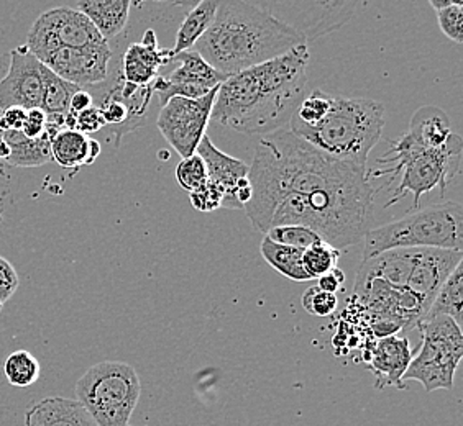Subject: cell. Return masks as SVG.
I'll return each instance as SVG.
<instances>
[{
    "label": "cell",
    "instance_id": "1",
    "mask_svg": "<svg viewBox=\"0 0 463 426\" xmlns=\"http://www.w3.org/2000/svg\"><path fill=\"white\" fill-rule=\"evenodd\" d=\"M249 181L251 199L243 210L265 235L279 225H301L342 251L373 228L366 168L327 156L289 128L260 138Z\"/></svg>",
    "mask_w": 463,
    "mask_h": 426
},
{
    "label": "cell",
    "instance_id": "28",
    "mask_svg": "<svg viewBox=\"0 0 463 426\" xmlns=\"http://www.w3.org/2000/svg\"><path fill=\"white\" fill-rule=\"evenodd\" d=\"M4 375L12 387L27 389L40 379L42 366L30 351L17 349L7 356L4 365Z\"/></svg>",
    "mask_w": 463,
    "mask_h": 426
},
{
    "label": "cell",
    "instance_id": "26",
    "mask_svg": "<svg viewBox=\"0 0 463 426\" xmlns=\"http://www.w3.org/2000/svg\"><path fill=\"white\" fill-rule=\"evenodd\" d=\"M90 138L78 130L62 128L52 138V160L61 168L90 166Z\"/></svg>",
    "mask_w": 463,
    "mask_h": 426
},
{
    "label": "cell",
    "instance_id": "31",
    "mask_svg": "<svg viewBox=\"0 0 463 426\" xmlns=\"http://www.w3.org/2000/svg\"><path fill=\"white\" fill-rule=\"evenodd\" d=\"M265 236H268L269 240L281 243V245L299 249L311 248L312 245L324 241L316 231H312L307 227H301V225H279V227L268 230Z\"/></svg>",
    "mask_w": 463,
    "mask_h": 426
},
{
    "label": "cell",
    "instance_id": "34",
    "mask_svg": "<svg viewBox=\"0 0 463 426\" xmlns=\"http://www.w3.org/2000/svg\"><path fill=\"white\" fill-rule=\"evenodd\" d=\"M187 194H189L191 205L196 208L197 212L209 213L214 212L217 208H222L225 192L209 179L205 181L203 186L197 187Z\"/></svg>",
    "mask_w": 463,
    "mask_h": 426
},
{
    "label": "cell",
    "instance_id": "10",
    "mask_svg": "<svg viewBox=\"0 0 463 426\" xmlns=\"http://www.w3.org/2000/svg\"><path fill=\"white\" fill-rule=\"evenodd\" d=\"M291 28L306 42L339 30L355 14L360 0H243Z\"/></svg>",
    "mask_w": 463,
    "mask_h": 426
},
{
    "label": "cell",
    "instance_id": "48",
    "mask_svg": "<svg viewBox=\"0 0 463 426\" xmlns=\"http://www.w3.org/2000/svg\"><path fill=\"white\" fill-rule=\"evenodd\" d=\"M155 2H168V0H155Z\"/></svg>",
    "mask_w": 463,
    "mask_h": 426
},
{
    "label": "cell",
    "instance_id": "47",
    "mask_svg": "<svg viewBox=\"0 0 463 426\" xmlns=\"http://www.w3.org/2000/svg\"><path fill=\"white\" fill-rule=\"evenodd\" d=\"M4 166H5V164H4V162H0V171H2V169H4Z\"/></svg>",
    "mask_w": 463,
    "mask_h": 426
},
{
    "label": "cell",
    "instance_id": "11",
    "mask_svg": "<svg viewBox=\"0 0 463 426\" xmlns=\"http://www.w3.org/2000/svg\"><path fill=\"white\" fill-rule=\"evenodd\" d=\"M98 28L90 23L78 9L56 7L46 10L28 30L27 48L42 61L46 54L58 48H90L106 45Z\"/></svg>",
    "mask_w": 463,
    "mask_h": 426
},
{
    "label": "cell",
    "instance_id": "49",
    "mask_svg": "<svg viewBox=\"0 0 463 426\" xmlns=\"http://www.w3.org/2000/svg\"><path fill=\"white\" fill-rule=\"evenodd\" d=\"M0 112H2V110H0Z\"/></svg>",
    "mask_w": 463,
    "mask_h": 426
},
{
    "label": "cell",
    "instance_id": "22",
    "mask_svg": "<svg viewBox=\"0 0 463 426\" xmlns=\"http://www.w3.org/2000/svg\"><path fill=\"white\" fill-rule=\"evenodd\" d=\"M4 142L10 146L5 164L15 168H36L52 160V136L43 134L40 138H28L20 130L0 132Z\"/></svg>",
    "mask_w": 463,
    "mask_h": 426
},
{
    "label": "cell",
    "instance_id": "27",
    "mask_svg": "<svg viewBox=\"0 0 463 426\" xmlns=\"http://www.w3.org/2000/svg\"><path fill=\"white\" fill-rule=\"evenodd\" d=\"M42 82H43L42 108L50 116L68 114L71 97L80 90V88L56 76L52 69L46 68L45 64H42Z\"/></svg>",
    "mask_w": 463,
    "mask_h": 426
},
{
    "label": "cell",
    "instance_id": "40",
    "mask_svg": "<svg viewBox=\"0 0 463 426\" xmlns=\"http://www.w3.org/2000/svg\"><path fill=\"white\" fill-rule=\"evenodd\" d=\"M317 281V287L324 292L337 293L345 282V273L339 266L334 267L327 274L321 275Z\"/></svg>",
    "mask_w": 463,
    "mask_h": 426
},
{
    "label": "cell",
    "instance_id": "37",
    "mask_svg": "<svg viewBox=\"0 0 463 426\" xmlns=\"http://www.w3.org/2000/svg\"><path fill=\"white\" fill-rule=\"evenodd\" d=\"M106 128L104 116L100 114V108L96 106H90L86 110H82L80 114H76V126L74 130H78L80 134H98L100 130Z\"/></svg>",
    "mask_w": 463,
    "mask_h": 426
},
{
    "label": "cell",
    "instance_id": "46",
    "mask_svg": "<svg viewBox=\"0 0 463 426\" xmlns=\"http://www.w3.org/2000/svg\"><path fill=\"white\" fill-rule=\"evenodd\" d=\"M452 5H462L463 7V0H452Z\"/></svg>",
    "mask_w": 463,
    "mask_h": 426
},
{
    "label": "cell",
    "instance_id": "14",
    "mask_svg": "<svg viewBox=\"0 0 463 426\" xmlns=\"http://www.w3.org/2000/svg\"><path fill=\"white\" fill-rule=\"evenodd\" d=\"M110 61L112 50L106 43L90 48H58L40 62L61 79L84 89L108 79Z\"/></svg>",
    "mask_w": 463,
    "mask_h": 426
},
{
    "label": "cell",
    "instance_id": "16",
    "mask_svg": "<svg viewBox=\"0 0 463 426\" xmlns=\"http://www.w3.org/2000/svg\"><path fill=\"white\" fill-rule=\"evenodd\" d=\"M175 53L161 48L155 30H146L140 43H132L125 50L120 76L125 82L137 88L152 86L160 76L161 68L173 61Z\"/></svg>",
    "mask_w": 463,
    "mask_h": 426
},
{
    "label": "cell",
    "instance_id": "8",
    "mask_svg": "<svg viewBox=\"0 0 463 426\" xmlns=\"http://www.w3.org/2000/svg\"><path fill=\"white\" fill-rule=\"evenodd\" d=\"M74 392L99 426H128L142 395V384L134 366L102 361L82 374Z\"/></svg>",
    "mask_w": 463,
    "mask_h": 426
},
{
    "label": "cell",
    "instance_id": "18",
    "mask_svg": "<svg viewBox=\"0 0 463 426\" xmlns=\"http://www.w3.org/2000/svg\"><path fill=\"white\" fill-rule=\"evenodd\" d=\"M412 359L410 339L406 337L378 338L372 347V355L368 357V365L376 377V387H398L404 389L402 375Z\"/></svg>",
    "mask_w": 463,
    "mask_h": 426
},
{
    "label": "cell",
    "instance_id": "24",
    "mask_svg": "<svg viewBox=\"0 0 463 426\" xmlns=\"http://www.w3.org/2000/svg\"><path fill=\"white\" fill-rule=\"evenodd\" d=\"M217 10V0H201L193 9L189 10L186 18L183 20L178 28L175 45L171 51L175 54L193 50L201 36L204 35L209 27L213 25Z\"/></svg>",
    "mask_w": 463,
    "mask_h": 426
},
{
    "label": "cell",
    "instance_id": "36",
    "mask_svg": "<svg viewBox=\"0 0 463 426\" xmlns=\"http://www.w3.org/2000/svg\"><path fill=\"white\" fill-rule=\"evenodd\" d=\"M20 277L9 259L0 256V311L17 292Z\"/></svg>",
    "mask_w": 463,
    "mask_h": 426
},
{
    "label": "cell",
    "instance_id": "50",
    "mask_svg": "<svg viewBox=\"0 0 463 426\" xmlns=\"http://www.w3.org/2000/svg\"><path fill=\"white\" fill-rule=\"evenodd\" d=\"M128 426H130V425H128Z\"/></svg>",
    "mask_w": 463,
    "mask_h": 426
},
{
    "label": "cell",
    "instance_id": "23",
    "mask_svg": "<svg viewBox=\"0 0 463 426\" xmlns=\"http://www.w3.org/2000/svg\"><path fill=\"white\" fill-rule=\"evenodd\" d=\"M436 317H450L457 325L462 327L463 261L450 273L444 281V284L440 285L422 321L436 319Z\"/></svg>",
    "mask_w": 463,
    "mask_h": 426
},
{
    "label": "cell",
    "instance_id": "19",
    "mask_svg": "<svg viewBox=\"0 0 463 426\" xmlns=\"http://www.w3.org/2000/svg\"><path fill=\"white\" fill-rule=\"evenodd\" d=\"M25 426H99L78 400L45 397L25 412Z\"/></svg>",
    "mask_w": 463,
    "mask_h": 426
},
{
    "label": "cell",
    "instance_id": "21",
    "mask_svg": "<svg viewBox=\"0 0 463 426\" xmlns=\"http://www.w3.org/2000/svg\"><path fill=\"white\" fill-rule=\"evenodd\" d=\"M450 125V118L440 106H424L411 118L408 134L422 146L440 148L452 136Z\"/></svg>",
    "mask_w": 463,
    "mask_h": 426
},
{
    "label": "cell",
    "instance_id": "38",
    "mask_svg": "<svg viewBox=\"0 0 463 426\" xmlns=\"http://www.w3.org/2000/svg\"><path fill=\"white\" fill-rule=\"evenodd\" d=\"M46 120H48V114L42 106L28 108L25 124L20 132L28 138H40L46 132Z\"/></svg>",
    "mask_w": 463,
    "mask_h": 426
},
{
    "label": "cell",
    "instance_id": "33",
    "mask_svg": "<svg viewBox=\"0 0 463 426\" xmlns=\"http://www.w3.org/2000/svg\"><path fill=\"white\" fill-rule=\"evenodd\" d=\"M339 305L335 293L324 292L317 285L309 287L303 295L304 310L314 317H330Z\"/></svg>",
    "mask_w": 463,
    "mask_h": 426
},
{
    "label": "cell",
    "instance_id": "6",
    "mask_svg": "<svg viewBox=\"0 0 463 426\" xmlns=\"http://www.w3.org/2000/svg\"><path fill=\"white\" fill-rule=\"evenodd\" d=\"M462 152L463 142L458 134H452L449 142L440 148H428L414 142L410 134H404L392 142L388 153L376 161L380 169L370 176H400V184L392 200L384 207L388 208L398 204L402 197L412 196V208L418 210L420 197L436 189H440L444 194L449 182L454 181L460 169Z\"/></svg>",
    "mask_w": 463,
    "mask_h": 426
},
{
    "label": "cell",
    "instance_id": "45",
    "mask_svg": "<svg viewBox=\"0 0 463 426\" xmlns=\"http://www.w3.org/2000/svg\"><path fill=\"white\" fill-rule=\"evenodd\" d=\"M201 0H175L176 5H186V7H194Z\"/></svg>",
    "mask_w": 463,
    "mask_h": 426
},
{
    "label": "cell",
    "instance_id": "30",
    "mask_svg": "<svg viewBox=\"0 0 463 426\" xmlns=\"http://www.w3.org/2000/svg\"><path fill=\"white\" fill-rule=\"evenodd\" d=\"M332 100H334V96L326 94L324 90H312L309 96H306L301 100V104L298 106L291 118L299 124L316 125L327 116V112L332 106Z\"/></svg>",
    "mask_w": 463,
    "mask_h": 426
},
{
    "label": "cell",
    "instance_id": "7",
    "mask_svg": "<svg viewBox=\"0 0 463 426\" xmlns=\"http://www.w3.org/2000/svg\"><path fill=\"white\" fill-rule=\"evenodd\" d=\"M463 249V207L458 202L430 205L419 212L366 231L364 259L390 249Z\"/></svg>",
    "mask_w": 463,
    "mask_h": 426
},
{
    "label": "cell",
    "instance_id": "42",
    "mask_svg": "<svg viewBox=\"0 0 463 426\" xmlns=\"http://www.w3.org/2000/svg\"><path fill=\"white\" fill-rule=\"evenodd\" d=\"M99 154H100V143L98 140H94V138H90V164H94V161L98 160Z\"/></svg>",
    "mask_w": 463,
    "mask_h": 426
},
{
    "label": "cell",
    "instance_id": "35",
    "mask_svg": "<svg viewBox=\"0 0 463 426\" xmlns=\"http://www.w3.org/2000/svg\"><path fill=\"white\" fill-rule=\"evenodd\" d=\"M437 23L442 33L457 45L463 43V7L450 5L446 9L437 10Z\"/></svg>",
    "mask_w": 463,
    "mask_h": 426
},
{
    "label": "cell",
    "instance_id": "25",
    "mask_svg": "<svg viewBox=\"0 0 463 426\" xmlns=\"http://www.w3.org/2000/svg\"><path fill=\"white\" fill-rule=\"evenodd\" d=\"M261 256L277 273L285 275L294 282H307L312 281L311 275L306 273L303 266L304 249L293 248L269 240L268 236L261 241Z\"/></svg>",
    "mask_w": 463,
    "mask_h": 426
},
{
    "label": "cell",
    "instance_id": "39",
    "mask_svg": "<svg viewBox=\"0 0 463 426\" xmlns=\"http://www.w3.org/2000/svg\"><path fill=\"white\" fill-rule=\"evenodd\" d=\"M27 118V108L24 106H9L0 112V132L7 130H22Z\"/></svg>",
    "mask_w": 463,
    "mask_h": 426
},
{
    "label": "cell",
    "instance_id": "3",
    "mask_svg": "<svg viewBox=\"0 0 463 426\" xmlns=\"http://www.w3.org/2000/svg\"><path fill=\"white\" fill-rule=\"evenodd\" d=\"M306 45L229 76L217 89L211 120L245 134L283 130L306 97L311 60Z\"/></svg>",
    "mask_w": 463,
    "mask_h": 426
},
{
    "label": "cell",
    "instance_id": "13",
    "mask_svg": "<svg viewBox=\"0 0 463 426\" xmlns=\"http://www.w3.org/2000/svg\"><path fill=\"white\" fill-rule=\"evenodd\" d=\"M173 61L179 66L170 76H158L153 82V94L160 97L161 106L171 97L201 98L219 86L229 76L214 69L194 50L175 54Z\"/></svg>",
    "mask_w": 463,
    "mask_h": 426
},
{
    "label": "cell",
    "instance_id": "32",
    "mask_svg": "<svg viewBox=\"0 0 463 426\" xmlns=\"http://www.w3.org/2000/svg\"><path fill=\"white\" fill-rule=\"evenodd\" d=\"M175 176H176L179 186L183 187L186 192L194 190L207 181V169H205L204 161L197 153L193 156L183 158L179 161Z\"/></svg>",
    "mask_w": 463,
    "mask_h": 426
},
{
    "label": "cell",
    "instance_id": "2",
    "mask_svg": "<svg viewBox=\"0 0 463 426\" xmlns=\"http://www.w3.org/2000/svg\"><path fill=\"white\" fill-rule=\"evenodd\" d=\"M462 261L460 251L390 249L362 261L354 297L370 313L372 325L418 329L437 291Z\"/></svg>",
    "mask_w": 463,
    "mask_h": 426
},
{
    "label": "cell",
    "instance_id": "41",
    "mask_svg": "<svg viewBox=\"0 0 463 426\" xmlns=\"http://www.w3.org/2000/svg\"><path fill=\"white\" fill-rule=\"evenodd\" d=\"M94 106V98L90 96V92L80 89L72 96L71 102H70V110H68V112L80 114L82 110H86V108H90V106Z\"/></svg>",
    "mask_w": 463,
    "mask_h": 426
},
{
    "label": "cell",
    "instance_id": "29",
    "mask_svg": "<svg viewBox=\"0 0 463 426\" xmlns=\"http://www.w3.org/2000/svg\"><path fill=\"white\" fill-rule=\"evenodd\" d=\"M340 255V249L330 246L326 241H319L312 245L311 248L304 249V269L311 275V279H319L321 275L327 274L334 267H337Z\"/></svg>",
    "mask_w": 463,
    "mask_h": 426
},
{
    "label": "cell",
    "instance_id": "17",
    "mask_svg": "<svg viewBox=\"0 0 463 426\" xmlns=\"http://www.w3.org/2000/svg\"><path fill=\"white\" fill-rule=\"evenodd\" d=\"M196 153L204 161L207 179L213 181L225 192L222 208H231V210L241 208V205L235 199V190L241 186L243 179L249 178V164L233 158L227 153L221 152L207 134L199 143Z\"/></svg>",
    "mask_w": 463,
    "mask_h": 426
},
{
    "label": "cell",
    "instance_id": "9",
    "mask_svg": "<svg viewBox=\"0 0 463 426\" xmlns=\"http://www.w3.org/2000/svg\"><path fill=\"white\" fill-rule=\"evenodd\" d=\"M422 347L411 359L402 384L416 381L426 392L452 391L454 377L463 357L462 327L450 317L420 321Z\"/></svg>",
    "mask_w": 463,
    "mask_h": 426
},
{
    "label": "cell",
    "instance_id": "4",
    "mask_svg": "<svg viewBox=\"0 0 463 426\" xmlns=\"http://www.w3.org/2000/svg\"><path fill=\"white\" fill-rule=\"evenodd\" d=\"M304 43L303 36L267 12L243 0H217L214 22L193 50L214 69L232 76Z\"/></svg>",
    "mask_w": 463,
    "mask_h": 426
},
{
    "label": "cell",
    "instance_id": "12",
    "mask_svg": "<svg viewBox=\"0 0 463 426\" xmlns=\"http://www.w3.org/2000/svg\"><path fill=\"white\" fill-rule=\"evenodd\" d=\"M215 96L217 89L201 98L171 97L161 106L156 126L181 160L196 154L211 122Z\"/></svg>",
    "mask_w": 463,
    "mask_h": 426
},
{
    "label": "cell",
    "instance_id": "20",
    "mask_svg": "<svg viewBox=\"0 0 463 426\" xmlns=\"http://www.w3.org/2000/svg\"><path fill=\"white\" fill-rule=\"evenodd\" d=\"M132 2L134 0H78V10L109 42L127 27Z\"/></svg>",
    "mask_w": 463,
    "mask_h": 426
},
{
    "label": "cell",
    "instance_id": "43",
    "mask_svg": "<svg viewBox=\"0 0 463 426\" xmlns=\"http://www.w3.org/2000/svg\"><path fill=\"white\" fill-rule=\"evenodd\" d=\"M10 146L7 143L4 142V138L0 136V162L5 164V161L9 160Z\"/></svg>",
    "mask_w": 463,
    "mask_h": 426
},
{
    "label": "cell",
    "instance_id": "44",
    "mask_svg": "<svg viewBox=\"0 0 463 426\" xmlns=\"http://www.w3.org/2000/svg\"><path fill=\"white\" fill-rule=\"evenodd\" d=\"M429 4H430V7L437 12V10L450 7V5H452V0H429Z\"/></svg>",
    "mask_w": 463,
    "mask_h": 426
},
{
    "label": "cell",
    "instance_id": "5",
    "mask_svg": "<svg viewBox=\"0 0 463 426\" xmlns=\"http://www.w3.org/2000/svg\"><path fill=\"white\" fill-rule=\"evenodd\" d=\"M384 106L365 97H334L327 116L316 125L289 120V130L335 160L366 168L368 154L382 140Z\"/></svg>",
    "mask_w": 463,
    "mask_h": 426
},
{
    "label": "cell",
    "instance_id": "15",
    "mask_svg": "<svg viewBox=\"0 0 463 426\" xmlns=\"http://www.w3.org/2000/svg\"><path fill=\"white\" fill-rule=\"evenodd\" d=\"M9 71L0 79V110L42 106V62L22 45L10 51Z\"/></svg>",
    "mask_w": 463,
    "mask_h": 426
}]
</instances>
